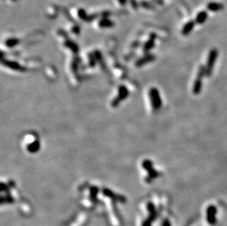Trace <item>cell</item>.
I'll return each instance as SVG.
<instances>
[{
  "mask_svg": "<svg viewBox=\"0 0 227 226\" xmlns=\"http://www.w3.org/2000/svg\"><path fill=\"white\" fill-rule=\"evenodd\" d=\"M217 56H218V51L216 49H213L210 50L206 66V75L208 76V77H210L212 74V71H213L214 66H215V62H216Z\"/></svg>",
  "mask_w": 227,
  "mask_h": 226,
  "instance_id": "cell-1",
  "label": "cell"
},
{
  "mask_svg": "<svg viewBox=\"0 0 227 226\" xmlns=\"http://www.w3.org/2000/svg\"><path fill=\"white\" fill-rule=\"evenodd\" d=\"M150 99L154 110H159L162 106V99L160 92L157 88H152L150 90Z\"/></svg>",
  "mask_w": 227,
  "mask_h": 226,
  "instance_id": "cell-2",
  "label": "cell"
},
{
  "mask_svg": "<svg viewBox=\"0 0 227 226\" xmlns=\"http://www.w3.org/2000/svg\"><path fill=\"white\" fill-rule=\"evenodd\" d=\"M143 168L146 170H148V175L151 179H155L159 175V173H157V170H155L152 167V163L149 160H146L143 162Z\"/></svg>",
  "mask_w": 227,
  "mask_h": 226,
  "instance_id": "cell-3",
  "label": "cell"
},
{
  "mask_svg": "<svg viewBox=\"0 0 227 226\" xmlns=\"http://www.w3.org/2000/svg\"><path fill=\"white\" fill-rule=\"evenodd\" d=\"M202 79L197 78L196 80L194 81V82H193L192 88L193 93L195 94V95H198V94L200 93L201 91H202Z\"/></svg>",
  "mask_w": 227,
  "mask_h": 226,
  "instance_id": "cell-4",
  "label": "cell"
},
{
  "mask_svg": "<svg viewBox=\"0 0 227 226\" xmlns=\"http://www.w3.org/2000/svg\"><path fill=\"white\" fill-rule=\"evenodd\" d=\"M195 27V21H190L187 23L185 24L183 28L182 29V34L184 36H187V35L190 33L191 31Z\"/></svg>",
  "mask_w": 227,
  "mask_h": 226,
  "instance_id": "cell-5",
  "label": "cell"
},
{
  "mask_svg": "<svg viewBox=\"0 0 227 226\" xmlns=\"http://www.w3.org/2000/svg\"><path fill=\"white\" fill-rule=\"evenodd\" d=\"M207 9L210 11L217 12L224 9V5L221 3L217 2H210L207 5Z\"/></svg>",
  "mask_w": 227,
  "mask_h": 226,
  "instance_id": "cell-6",
  "label": "cell"
},
{
  "mask_svg": "<svg viewBox=\"0 0 227 226\" xmlns=\"http://www.w3.org/2000/svg\"><path fill=\"white\" fill-rule=\"evenodd\" d=\"M206 18H207V13L206 11H201L196 16V22L197 24H203L206 21Z\"/></svg>",
  "mask_w": 227,
  "mask_h": 226,
  "instance_id": "cell-7",
  "label": "cell"
},
{
  "mask_svg": "<svg viewBox=\"0 0 227 226\" xmlns=\"http://www.w3.org/2000/svg\"><path fill=\"white\" fill-rule=\"evenodd\" d=\"M206 66H201L198 68V73H197V78L202 79V78L206 75Z\"/></svg>",
  "mask_w": 227,
  "mask_h": 226,
  "instance_id": "cell-8",
  "label": "cell"
}]
</instances>
